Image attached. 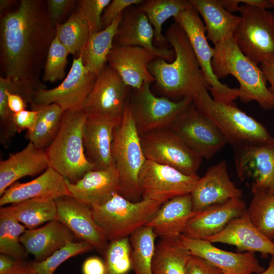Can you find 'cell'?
Instances as JSON below:
<instances>
[{
	"label": "cell",
	"instance_id": "cell-1",
	"mask_svg": "<svg viewBox=\"0 0 274 274\" xmlns=\"http://www.w3.org/2000/svg\"><path fill=\"white\" fill-rule=\"evenodd\" d=\"M51 21L42 3L22 0L1 20V58L6 77L30 85L37 57L49 43Z\"/></svg>",
	"mask_w": 274,
	"mask_h": 274
},
{
	"label": "cell",
	"instance_id": "cell-2",
	"mask_svg": "<svg viewBox=\"0 0 274 274\" xmlns=\"http://www.w3.org/2000/svg\"><path fill=\"white\" fill-rule=\"evenodd\" d=\"M165 37L175 53L172 62L157 57L148 65L156 88L167 97L191 98L192 100L209 87L191 43L182 28L172 23Z\"/></svg>",
	"mask_w": 274,
	"mask_h": 274
},
{
	"label": "cell",
	"instance_id": "cell-3",
	"mask_svg": "<svg viewBox=\"0 0 274 274\" xmlns=\"http://www.w3.org/2000/svg\"><path fill=\"white\" fill-rule=\"evenodd\" d=\"M212 67L218 79L231 75L237 80L242 101H256L266 110L274 108V95L263 73L240 50L233 37L214 46Z\"/></svg>",
	"mask_w": 274,
	"mask_h": 274
},
{
	"label": "cell",
	"instance_id": "cell-4",
	"mask_svg": "<svg viewBox=\"0 0 274 274\" xmlns=\"http://www.w3.org/2000/svg\"><path fill=\"white\" fill-rule=\"evenodd\" d=\"M86 118L82 109L63 112L58 131L45 150L49 166L73 183L95 169L85 153L83 135Z\"/></svg>",
	"mask_w": 274,
	"mask_h": 274
},
{
	"label": "cell",
	"instance_id": "cell-5",
	"mask_svg": "<svg viewBox=\"0 0 274 274\" xmlns=\"http://www.w3.org/2000/svg\"><path fill=\"white\" fill-rule=\"evenodd\" d=\"M112 153L119 175L120 193L131 201L141 200L139 177L147 159L128 98L121 120L114 129Z\"/></svg>",
	"mask_w": 274,
	"mask_h": 274
},
{
	"label": "cell",
	"instance_id": "cell-6",
	"mask_svg": "<svg viewBox=\"0 0 274 274\" xmlns=\"http://www.w3.org/2000/svg\"><path fill=\"white\" fill-rule=\"evenodd\" d=\"M161 204L141 199L131 201L114 192L104 201L90 208L94 219L104 231L108 241L129 237L146 225Z\"/></svg>",
	"mask_w": 274,
	"mask_h": 274
},
{
	"label": "cell",
	"instance_id": "cell-7",
	"mask_svg": "<svg viewBox=\"0 0 274 274\" xmlns=\"http://www.w3.org/2000/svg\"><path fill=\"white\" fill-rule=\"evenodd\" d=\"M193 102L195 108L211 120L233 147L264 142L272 136L265 126L241 110L232 102L216 101L206 90Z\"/></svg>",
	"mask_w": 274,
	"mask_h": 274
},
{
	"label": "cell",
	"instance_id": "cell-8",
	"mask_svg": "<svg viewBox=\"0 0 274 274\" xmlns=\"http://www.w3.org/2000/svg\"><path fill=\"white\" fill-rule=\"evenodd\" d=\"M238 12L241 21L233 38L240 50L258 65L274 57V13L246 4Z\"/></svg>",
	"mask_w": 274,
	"mask_h": 274
},
{
	"label": "cell",
	"instance_id": "cell-9",
	"mask_svg": "<svg viewBox=\"0 0 274 274\" xmlns=\"http://www.w3.org/2000/svg\"><path fill=\"white\" fill-rule=\"evenodd\" d=\"M151 83L144 82L140 89H134L129 100L131 113L140 135L170 128L193 104L189 97L173 101L166 97H157L151 90Z\"/></svg>",
	"mask_w": 274,
	"mask_h": 274
},
{
	"label": "cell",
	"instance_id": "cell-10",
	"mask_svg": "<svg viewBox=\"0 0 274 274\" xmlns=\"http://www.w3.org/2000/svg\"><path fill=\"white\" fill-rule=\"evenodd\" d=\"M174 19L189 39L213 99L224 103L232 102L238 97V89L223 84L215 75L212 67L213 48L208 42L204 24L197 10L192 5Z\"/></svg>",
	"mask_w": 274,
	"mask_h": 274
},
{
	"label": "cell",
	"instance_id": "cell-11",
	"mask_svg": "<svg viewBox=\"0 0 274 274\" xmlns=\"http://www.w3.org/2000/svg\"><path fill=\"white\" fill-rule=\"evenodd\" d=\"M140 136L147 159L171 166L188 175H197L202 158L170 128L153 131Z\"/></svg>",
	"mask_w": 274,
	"mask_h": 274
},
{
	"label": "cell",
	"instance_id": "cell-12",
	"mask_svg": "<svg viewBox=\"0 0 274 274\" xmlns=\"http://www.w3.org/2000/svg\"><path fill=\"white\" fill-rule=\"evenodd\" d=\"M199 178L147 159L139 177L141 199L162 204L176 196L191 193Z\"/></svg>",
	"mask_w": 274,
	"mask_h": 274
},
{
	"label": "cell",
	"instance_id": "cell-13",
	"mask_svg": "<svg viewBox=\"0 0 274 274\" xmlns=\"http://www.w3.org/2000/svg\"><path fill=\"white\" fill-rule=\"evenodd\" d=\"M238 178L248 181L253 194L267 192L274 184V136L261 143L234 147Z\"/></svg>",
	"mask_w": 274,
	"mask_h": 274
},
{
	"label": "cell",
	"instance_id": "cell-14",
	"mask_svg": "<svg viewBox=\"0 0 274 274\" xmlns=\"http://www.w3.org/2000/svg\"><path fill=\"white\" fill-rule=\"evenodd\" d=\"M129 88L119 74L107 64L97 76L81 109L87 116L120 120Z\"/></svg>",
	"mask_w": 274,
	"mask_h": 274
},
{
	"label": "cell",
	"instance_id": "cell-15",
	"mask_svg": "<svg viewBox=\"0 0 274 274\" xmlns=\"http://www.w3.org/2000/svg\"><path fill=\"white\" fill-rule=\"evenodd\" d=\"M97 77L84 66L81 55L74 57L69 72L62 83L50 89L39 88L35 92L31 103L44 105L56 104L63 112L81 110Z\"/></svg>",
	"mask_w": 274,
	"mask_h": 274
},
{
	"label": "cell",
	"instance_id": "cell-16",
	"mask_svg": "<svg viewBox=\"0 0 274 274\" xmlns=\"http://www.w3.org/2000/svg\"><path fill=\"white\" fill-rule=\"evenodd\" d=\"M170 128L202 158H212L227 144L218 127L193 104Z\"/></svg>",
	"mask_w": 274,
	"mask_h": 274
},
{
	"label": "cell",
	"instance_id": "cell-17",
	"mask_svg": "<svg viewBox=\"0 0 274 274\" xmlns=\"http://www.w3.org/2000/svg\"><path fill=\"white\" fill-rule=\"evenodd\" d=\"M179 240L191 255L204 259L225 274L258 273L265 270L254 253L225 251L206 239L193 238L183 234L179 237Z\"/></svg>",
	"mask_w": 274,
	"mask_h": 274
},
{
	"label": "cell",
	"instance_id": "cell-18",
	"mask_svg": "<svg viewBox=\"0 0 274 274\" xmlns=\"http://www.w3.org/2000/svg\"><path fill=\"white\" fill-rule=\"evenodd\" d=\"M57 219L66 226L76 237L90 245L100 253H105L108 240L93 218L90 208L71 196L55 199Z\"/></svg>",
	"mask_w": 274,
	"mask_h": 274
},
{
	"label": "cell",
	"instance_id": "cell-19",
	"mask_svg": "<svg viewBox=\"0 0 274 274\" xmlns=\"http://www.w3.org/2000/svg\"><path fill=\"white\" fill-rule=\"evenodd\" d=\"M154 39V29L139 5L126 9L123 13L114 43L121 46H140L167 62H172L175 58L174 50L155 46Z\"/></svg>",
	"mask_w": 274,
	"mask_h": 274
},
{
	"label": "cell",
	"instance_id": "cell-20",
	"mask_svg": "<svg viewBox=\"0 0 274 274\" xmlns=\"http://www.w3.org/2000/svg\"><path fill=\"white\" fill-rule=\"evenodd\" d=\"M191 195L193 210L199 212L230 199L242 198L243 192L231 181L227 162L222 160L199 178Z\"/></svg>",
	"mask_w": 274,
	"mask_h": 274
},
{
	"label": "cell",
	"instance_id": "cell-21",
	"mask_svg": "<svg viewBox=\"0 0 274 274\" xmlns=\"http://www.w3.org/2000/svg\"><path fill=\"white\" fill-rule=\"evenodd\" d=\"M157 56L140 46L114 43L108 57V65L115 70L130 88L140 89L144 82L155 81L148 65Z\"/></svg>",
	"mask_w": 274,
	"mask_h": 274
},
{
	"label": "cell",
	"instance_id": "cell-22",
	"mask_svg": "<svg viewBox=\"0 0 274 274\" xmlns=\"http://www.w3.org/2000/svg\"><path fill=\"white\" fill-rule=\"evenodd\" d=\"M211 243L235 246L239 253L258 252L263 257L274 256V242L263 234L252 223L247 210L232 219L219 233L208 237Z\"/></svg>",
	"mask_w": 274,
	"mask_h": 274
},
{
	"label": "cell",
	"instance_id": "cell-23",
	"mask_svg": "<svg viewBox=\"0 0 274 274\" xmlns=\"http://www.w3.org/2000/svg\"><path fill=\"white\" fill-rule=\"evenodd\" d=\"M247 210L242 198L230 199L196 212L188 222L183 235L193 238L202 239L221 231L233 219Z\"/></svg>",
	"mask_w": 274,
	"mask_h": 274
},
{
	"label": "cell",
	"instance_id": "cell-24",
	"mask_svg": "<svg viewBox=\"0 0 274 274\" xmlns=\"http://www.w3.org/2000/svg\"><path fill=\"white\" fill-rule=\"evenodd\" d=\"M70 196L65 179L49 166L36 178L25 183L16 182L1 196L0 206L17 203L35 198Z\"/></svg>",
	"mask_w": 274,
	"mask_h": 274
},
{
	"label": "cell",
	"instance_id": "cell-25",
	"mask_svg": "<svg viewBox=\"0 0 274 274\" xmlns=\"http://www.w3.org/2000/svg\"><path fill=\"white\" fill-rule=\"evenodd\" d=\"M121 120L87 116L83 128L84 147L86 157L95 169L115 167L112 153L114 131Z\"/></svg>",
	"mask_w": 274,
	"mask_h": 274
},
{
	"label": "cell",
	"instance_id": "cell-26",
	"mask_svg": "<svg viewBox=\"0 0 274 274\" xmlns=\"http://www.w3.org/2000/svg\"><path fill=\"white\" fill-rule=\"evenodd\" d=\"M65 179L70 196L89 208L104 201L114 192L120 193L119 178L115 167L90 170L74 183Z\"/></svg>",
	"mask_w": 274,
	"mask_h": 274
},
{
	"label": "cell",
	"instance_id": "cell-27",
	"mask_svg": "<svg viewBox=\"0 0 274 274\" xmlns=\"http://www.w3.org/2000/svg\"><path fill=\"white\" fill-rule=\"evenodd\" d=\"M196 212L193 210L191 193L174 197L162 204L146 225L162 239H178Z\"/></svg>",
	"mask_w": 274,
	"mask_h": 274
},
{
	"label": "cell",
	"instance_id": "cell-28",
	"mask_svg": "<svg viewBox=\"0 0 274 274\" xmlns=\"http://www.w3.org/2000/svg\"><path fill=\"white\" fill-rule=\"evenodd\" d=\"M75 237L66 226L55 219L37 228L27 229L21 235L20 242L35 261L41 262Z\"/></svg>",
	"mask_w": 274,
	"mask_h": 274
},
{
	"label": "cell",
	"instance_id": "cell-29",
	"mask_svg": "<svg viewBox=\"0 0 274 274\" xmlns=\"http://www.w3.org/2000/svg\"><path fill=\"white\" fill-rule=\"evenodd\" d=\"M49 163L45 151L29 142L21 151L0 161V196L12 185L26 176L44 172Z\"/></svg>",
	"mask_w": 274,
	"mask_h": 274
},
{
	"label": "cell",
	"instance_id": "cell-30",
	"mask_svg": "<svg viewBox=\"0 0 274 274\" xmlns=\"http://www.w3.org/2000/svg\"><path fill=\"white\" fill-rule=\"evenodd\" d=\"M190 2L204 22L207 39L214 46L233 37L240 23V16L227 11L219 0Z\"/></svg>",
	"mask_w": 274,
	"mask_h": 274
},
{
	"label": "cell",
	"instance_id": "cell-31",
	"mask_svg": "<svg viewBox=\"0 0 274 274\" xmlns=\"http://www.w3.org/2000/svg\"><path fill=\"white\" fill-rule=\"evenodd\" d=\"M123 13L106 28L98 32H90L80 55L84 66L97 76L107 64V57L113 47Z\"/></svg>",
	"mask_w": 274,
	"mask_h": 274
},
{
	"label": "cell",
	"instance_id": "cell-32",
	"mask_svg": "<svg viewBox=\"0 0 274 274\" xmlns=\"http://www.w3.org/2000/svg\"><path fill=\"white\" fill-rule=\"evenodd\" d=\"M1 208L27 229L37 228L57 218L56 203L53 198L31 199Z\"/></svg>",
	"mask_w": 274,
	"mask_h": 274
},
{
	"label": "cell",
	"instance_id": "cell-33",
	"mask_svg": "<svg viewBox=\"0 0 274 274\" xmlns=\"http://www.w3.org/2000/svg\"><path fill=\"white\" fill-rule=\"evenodd\" d=\"M189 251L179 239H162L156 245L152 262L153 274H186Z\"/></svg>",
	"mask_w": 274,
	"mask_h": 274
},
{
	"label": "cell",
	"instance_id": "cell-34",
	"mask_svg": "<svg viewBox=\"0 0 274 274\" xmlns=\"http://www.w3.org/2000/svg\"><path fill=\"white\" fill-rule=\"evenodd\" d=\"M30 105L31 110L38 111L39 116L34 129L27 131L26 137L37 147L45 150L58 131L63 111L56 104Z\"/></svg>",
	"mask_w": 274,
	"mask_h": 274
},
{
	"label": "cell",
	"instance_id": "cell-35",
	"mask_svg": "<svg viewBox=\"0 0 274 274\" xmlns=\"http://www.w3.org/2000/svg\"><path fill=\"white\" fill-rule=\"evenodd\" d=\"M191 6L190 0H145L139 5L154 29V39L159 48H167L168 42L162 33L163 24Z\"/></svg>",
	"mask_w": 274,
	"mask_h": 274
},
{
	"label": "cell",
	"instance_id": "cell-36",
	"mask_svg": "<svg viewBox=\"0 0 274 274\" xmlns=\"http://www.w3.org/2000/svg\"><path fill=\"white\" fill-rule=\"evenodd\" d=\"M156 235L145 225L129 237L131 248V265L134 274H153L152 262L155 252Z\"/></svg>",
	"mask_w": 274,
	"mask_h": 274
},
{
	"label": "cell",
	"instance_id": "cell-37",
	"mask_svg": "<svg viewBox=\"0 0 274 274\" xmlns=\"http://www.w3.org/2000/svg\"><path fill=\"white\" fill-rule=\"evenodd\" d=\"M55 25L56 36L69 53L80 56L90 33L85 20L75 11L64 23Z\"/></svg>",
	"mask_w": 274,
	"mask_h": 274
},
{
	"label": "cell",
	"instance_id": "cell-38",
	"mask_svg": "<svg viewBox=\"0 0 274 274\" xmlns=\"http://www.w3.org/2000/svg\"><path fill=\"white\" fill-rule=\"evenodd\" d=\"M26 228L0 208V253L13 258L26 260L28 253L20 242Z\"/></svg>",
	"mask_w": 274,
	"mask_h": 274
},
{
	"label": "cell",
	"instance_id": "cell-39",
	"mask_svg": "<svg viewBox=\"0 0 274 274\" xmlns=\"http://www.w3.org/2000/svg\"><path fill=\"white\" fill-rule=\"evenodd\" d=\"M247 209L249 218L266 237L274 241V195L269 192L253 194Z\"/></svg>",
	"mask_w": 274,
	"mask_h": 274
},
{
	"label": "cell",
	"instance_id": "cell-40",
	"mask_svg": "<svg viewBox=\"0 0 274 274\" xmlns=\"http://www.w3.org/2000/svg\"><path fill=\"white\" fill-rule=\"evenodd\" d=\"M104 253L106 274H127L132 269L129 237L110 242Z\"/></svg>",
	"mask_w": 274,
	"mask_h": 274
},
{
	"label": "cell",
	"instance_id": "cell-41",
	"mask_svg": "<svg viewBox=\"0 0 274 274\" xmlns=\"http://www.w3.org/2000/svg\"><path fill=\"white\" fill-rule=\"evenodd\" d=\"M84 242L71 241L41 262L32 261L34 274H53L56 269L70 258L93 249Z\"/></svg>",
	"mask_w": 274,
	"mask_h": 274
},
{
	"label": "cell",
	"instance_id": "cell-42",
	"mask_svg": "<svg viewBox=\"0 0 274 274\" xmlns=\"http://www.w3.org/2000/svg\"><path fill=\"white\" fill-rule=\"evenodd\" d=\"M69 52L55 35L48 50L43 80L54 82L65 76Z\"/></svg>",
	"mask_w": 274,
	"mask_h": 274
},
{
	"label": "cell",
	"instance_id": "cell-43",
	"mask_svg": "<svg viewBox=\"0 0 274 274\" xmlns=\"http://www.w3.org/2000/svg\"><path fill=\"white\" fill-rule=\"evenodd\" d=\"M13 81L6 77H0V120L1 141L7 145L17 132L13 120V113L8 104L7 89H10Z\"/></svg>",
	"mask_w": 274,
	"mask_h": 274
},
{
	"label": "cell",
	"instance_id": "cell-44",
	"mask_svg": "<svg viewBox=\"0 0 274 274\" xmlns=\"http://www.w3.org/2000/svg\"><path fill=\"white\" fill-rule=\"evenodd\" d=\"M111 0H81L78 3L76 11L87 23L90 32L102 30L101 17Z\"/></svg>",
	"mask_w": 274,
	"mask_h": 274
},
{
	"label": "cell",
	"instance_id": "cell-45",
	"mask_svg": "<svg viewBox=\"0 0 274 274\" xmlns=\"http://www.w3.org/2000/svg\"><path fill=\"white\" fill-rule=\"evenodd\" d=\"M0 274H34L32 262L0 254Z\"/></svg>",
	"mask_w": 274,
	"mask_h": 274
},
{
	"label": "cell",
	"instance_id": "cell-46",
	"mask_svg": "<svg viewBox=\"0 0 274 274\" xmlns=\"http://www.w3.org/2000/svg\"><path fill=\"white\" fill-rule=\"evenodd\" d=\"M143 0H113L106 7L101 17L102 29L109 26L128 7L139 5Z\"/></svg>",
	"mask_w": 274,
	"mask_h": 274
},
{
	"label": "cell",
	"instance_id": "cell-47",
	"mask_svg": "<svg viewBox=\"0 0 274 274\" xmlns=\"http://www.w3.org/2000/svg\"><path fill=\"white\" fill-rule=\"evenodd\" d=\"M38 116L39 112L35 110H24L13 113V120L17 132H20L24 129L32 131L36 125Z\"/></svg>",
	"mask_w": 274,
	"mask_h": 274
},
{
	"label": "cell",
	"instance_id": "cell-48",
	"mask_svg": "<svg viewBox=\"0 0 274 274\" xmlns=\"http://www.w3.org/2000/svg\"><path fill=\"white\" fill-rule=\"evenodd\" d=\"M186 274H225L221 269L198 256L191 255Z\"/></svg>",
	"mask_w": 274,
	"mask_h": 274
},
{
	"label": "cell",
	"instance_id": "cell-49",
	"mask_svg": "<svg viewBox=\"0 0 274 274\" xmlns=\"http://www.w3.org/2000/svg\"><path fill=\"white\" fill-rule=\"evenodd\" d=\"M72 0H48L47 1L50 19L54 24L71 8L74 3Z\"/></svg>",
	"mask_w": 274,
	"mask_h": 274
},
{
	"label": "cell",
	"instance_id": "cell-50",
	"mask_svg": "<svg viewBox=\"0 0 274 274\" xmlns=\"http://www.w3.org/2000/svg\"><path fill=\"white\" fill-rule=\"evenodd\" d=\"M82 270L83 274H106L104 261L95 256L89 257L84 261Z\"/></svg>",
	"mask_w": 274,
	"mask_h": 274
},
{
	"label": "cell",
	"instance_id": "cell-51",
	"mask_svg": "<svg viewBox=\"0 0 274 274\" xmlns=\"http://www.w3.org/2000/svg\"><path fill=\"white\" fill-rule=\"evenodd\" d=\"M7 89V94L8 97V107L13 113H16L25 110L26 101L20 95L12 93Z\"/></svg>",
	"mask_w": 274,
	"mask_h": 274
},
{
	"label": "cell",
	"instance_id": "cell-52",
	"mask_svg": "<svg viewBox=\"0 0 274 274\" xmlns=\"http://www.w3.org/2000/svg\"><path fill=\"white\" fill-rule=\"evenodd\" d=\"M260 64L261 70L270 85L269 89L274 95V57L265 60Z\"/></svg>",
	"mask_w": 274,
	"mask_h": 274
},
{
	"label": "cell",
	"instance_id": "cell-53",
	"mask_svg": "<svg viewBox=\"0 0 274 274\" xmlns=\"http://www.w3.org/2000/svg\"><path fill=\"white\" fill-rule=\"evenodd\" d=\"M241 3L248 5L253 7L263 8L269 9L272 8V5L270 0H241Z\"/></svg>",
	"mask_w": 274,
	"mask_h": 274
},
{
	"label": "cell",
	"instance_id": "cell-54",
	"mask_svg": "<svg viewBox=\"0 0 274 274\" xmlns=\"http://www.w3.org/2000/svg\"><path fill=\"white\" fill-rule=\"evenodd\" d=\"M222 6L229 12L238 11L240 6L239 4L241 3V0H219Z\"/></svg>",
	"mask_w": 274,
	"mask_h": 274
},
{
	"label": "cell",
	"instance_id": "cell-55",
	"mask_svg": "<svg viewBox=\"0 0 274 274\" xmlns=\"http://www.w3.org/2000/svg\"><path fill=\"white\" fill-rule=\"evenodd\" d=\"M251 274H274V256H271L267 268L263 271L258 273Z\"/></svg>",
	"mask_w": 274,
	"mask_h": 274
},
{
	"label": "cell",
	"instance_id": "cell-56",
	"mask_svg": "<svg viewBox=\"0 0 274 274\" xmlns=\"http://www.w3.org/2000/svg\"><path fill=\"white\" fill-rule=\"evenodd\" d=\"M12 1L10 0H1L0 1V10L1 11H4L7 7H8L10 4L12 3Z\"/></svg>",
	"mask_w": 274,
	"mask_h": 274
},
{
	"label": "cell",
	"instance_id": "cell-57",
	"mask_svg": "<svg viewBox=\"0 0 274 274\" xmlns=\"http://www.w3.org/2000/svg\"><path fill=\"white\" fill-rule=\"evenodd\" d=\"M268 192H270V193H271L272 194H273L274 195V184H273L272 187H271V188Z\"/></svg>",
	"mask_w": 274,
	"mask_h": 274
},
{
	"label": "cell",
	"instance_id": "cell-58",
	"mask_svg": "<svg viewBox=\"0 0 274 274\" xmlns=\"http://www.w3.org/2000/svg\"><path fill=\"white\" fill-rule=\"evenodd\" d=\"M272 7L274 8V0H270Z\"/></svg>",
	"mask_w": 274,
	"mask_h": 274
}]
</instances>
